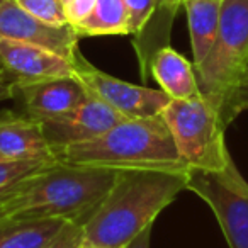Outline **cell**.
<instances>
[{"label": "cell", "mask_w": 248, "mask_h": 248, "mask_svg": "<svg viewBox=\"0 0 248 248\" xmlns=\"http://www.w3.org/2000/svg\"><path fill=\"white\" fill-rule=\"evenodd\" d=\"M189 170H121L92 216L83 223L85 243L126 248L160 213L187 190Z\"/></svg>", "instance_id": "1"}, {"label": "cell", "mask_w": 248, "mask_h": 248, "mask_svg": "<svg viewBox=\"0 0 248 248\" xmlns=\"http://www.w3.org/2000/svg\"><path fill=\"white\" fill-rule=\"evenodd\" d=\"M194 66L201 65L216 41L223 0H184Z\"/></svg>", "instance_id": "14"}, {"label": "cell", "mask_w": 248, "mask_h": 248, "mask_svg": "<svg viewBox=\"0 0 248 248\" xmlns=\"http://www.w3.org/2000/svg\"><path fill=\"white\" fill-rule=\"evenodd\" d=\"M56 160L41 123L29 114H0V162Z\"/></svg>", "instance_id": "12"}, {"label": "cell", "mask_w": 248, "mask_h": 248, "mask_svg": "<svg viewBox=\"0 0 248 248\" xmlns=\"http://www.w3.org/2000/svg\"><path fill=\"white\" fill-rule=\"evenodd\" d=\"M124 4L128 9L129 36L138 39L153 21V17L158 14L165 0H124Z\"/></svg>", "instance_id": "18"}, {"label": "cell", "mask_w": 248, "mask_h": 248, "mask_svg": "<svg viewBox=\"0 0 248 248\" xmlns=\"http://www.w3.org/2000/svg\"><path fill=\"white\" fill-rule=\"evenodd\" d=\"M116 170L62 163L56 160L0 201V219H63L85 223L112 187Z\"/></svg>", "instance_id": "2"}, {"label": "cell", "mask_w": 248, "mask_h": 248, "mask_svg": "<svg viewBox=\"0 0 248 248\" xmlns=\"http://www.w3.org/2000/svg\"><path fill=\"white\" fill-rule=\"evenodd\" d=\"M187 190L211 207L230 248H248V182L233 158L216 172L189 170Z\"/></svg>", "instance_id": "6"}, {"label": "cell", "mask_w": 248, "mask_h": 248, "mask_svg": "<svg viewBox=\"0 0 248 248\" xmlns=\"http://www.w3.org/2000/svg\"><path fill=\"white\" fill-rule=\"evenodd\" d=\"M0 2H4V0H0Z\"/></svg>", "instance_id": "28"}, {"label": "cell", "mask_w": 248, "mask_h": 248, "mask_svg": "<svg viewBox=\"0 0 248 248\" xmlns=\"http://www.w3.org/2000/svg\"><path fill=\"white\" fill-rule=\"evenodd\" d=\"M89 97V90L77 75L21 83L12 90V99H17L24 112L39 121L70 112Z\"/></svg>", "instance_id": "10"}, {"label": "cell", "mask_w": 248, "mask_h": 248, "mask_svg": "<svg viewBox=\"0 0 248 248\" xmlns=\"http://www.w3.org/2000/svg\"><path fill=\"white\" fill-rule=\"evenodd\" d=\"M248 65V0H223L219 29L211 51L196 68L201 95L221 116Z\"/></svg>", "instance_id": "5"}, {"label": "cell", "mask_w": 248, "mask_h": 248, "mask_svg": "<svg viewBox=\"0 0 248 248\" xmlns=\"http://www.w3.org/2000/svg\"><path fill=\"white\" fill-rule=\"evenodd\" d=\"M123 119L126 117L90 95L82 106L70 112L38 121L41 123L46 141L49 143L53 153H56L66 146L99 138Z\"/></svg>", "instance_id": "9"}, {"label": "cell", "mask_w": 248, "mask_h": 248, "mask_svg": "<svg viewBox=\"0 0 248 248\" xmlns=\"http://www.w3.org/2000/svg\"><path fill=\"white\" fill-rule=\"evenodd\" d=\"M73 66L75 75L83 82L90 95L102 100L124 117L158 116L172 100L162 89L135 85L102 72L87 62L80 51L73 60Z\"/></svg>", "instance_id": "7"}, {"label": "cell", "mask_w": 248, "mask_h": 248, "mask_svg": "<svg viewBox=\"0 0 248 248\" xmlns=\"http://www.w3.org/2000/svg\"><path fill=\"white\" fill-rule=\"evenodd\" d=\"M56 160H24V162H0V201L11 196L32 175L43 172Z\"/></svg>", "instance_id": "17"}, {"label": "cell", "mask_w": 248, "mask_h": 248, "mask_svg": "<svg viewBox=\"0 0 248 248\" xmlns=\"http://www.w3.org/2000/svg\"><path fill=\"white\" fill-rule=\"evenodd\" d=\"M63 2H66V0H63Z\"/></svg>", "instance_id": "29"}, {"label": "cell", "mask_w": 248, "mask_h": 248, "mask_svg": "<svg viewBox=\"0 0 248 248\" xmlns=\"http://www.w3.org/2000/svg\"><path fill=\"white\" fill-rule=\"evenodd\" d=\"M152 228H153V224L152 226H146L126 248H150V241H152Z\"/></svg>", "instance_id": "25"}, {"label": "cell", "mask_w": 248, "mask_h": 248, "mask_svg": "<svg viewBox=\"0 0 248 248\" xmlns=\"http://www.w3.org/2000/svg\"><path fill=\"white\" fill-rule=\"evenodd\" d=\"M95 2L97 0H66V2H63L66 22L75 28L77 24L85 21L92 14L93 7H95Z\"/></svg>", "instance_id": "23"}, {"label": "cell", "mask_w": 248, "mask_h": 248, "mask_svg": "<svg viewBox=\"0 0 248 248\" xmlns=\"http://www.w3.org/2000/svg\"><path fill=\"white\" fill-rule=\"evenodd\" d=\"M162 117L189 170L216 172L228 165L231 155L224 141L226 126L204 95L172 99L162 110Z\"/></svg>", "instance_id": "4"}, {"label": "cell", "mask_w": 248, "mask_h": 248, "mask_svg": "<svg viewBox=\"0 0 248 248\" xmlns=\"http://www.w3.org/2000/svg\"><path fill=\"white\" fill-rule=\"evenodd\" d=\"M70 219L49 217V219L19 221L5 223L0 228V248H43Z\"/></svg>", "instance_id": "15"}, {"label": "cell", "mask_w": 248, "mask_h": 248, "mask_svg": "<svg viewBox=\"0 0 248 248\" xmlns=\"http://www.w3.org/2000/svg\"><path fill=\"white\" fill-rule=\"evenodd\" d=\"M80 248H100V247H95V245H90V243H85V241H83V243L80 245Z\"/></svg>", "instance_id": "26"}, {"label": "cell", "mask_w": 248, "mask_h": 248, "mask_svg": "<svg viewBox=\"0 0 248 248\" xmlns=\"http://www.w3.org/2000/svg\"><path fill=\"white\" fill-rule=\"evenodd\" d=\"M85 241L83 233V223L78 221H66L63 228L45 245L43 248H80Z\"/></svg>", "instance_id": "22"}, {"label": "cell", "mask_w": 248, "mask_h": 248, "mask_svg": "<svg viewBox=\"0 0 248 248\" xmlns=\"http://www.w3.org/2000/svg\"><path fill=\"white\" fill-rule=\"evenodd\" d=\"M162 7H163V5H162Z\"/></svg>", "instance_id": "30"}, {"label": "cell", "mask_w": 248, "mask_h": 248, "mask_svg": "<svg viewBox=\"0 0 248 248\" xmlns=\"http://www.w3.org/2000/svg\"><path fill=\"white\" fill-rule=\"evenodd\" d=\"M80 38L92 36H128V9L124 0H97L92 14L75 26Z\"/></svg>", "instance_id": "16"}, {"label": "cell", "mask_w": 248, "mask_h": 248, "mask_svg": "<svg viewBox=\"0 0 248 248\" xmlns=\"http://www.w3.org/2000/svg\"><path fill=\"white\" fill-rule=\"evenodd\" d=\"M0 38L41 46L72 62L80 51V36L73 26H56L41 21L26 12L16 0L0 2Z\"/></svg>", "instance_id": "8"}, {"label": "cell", "mask_w": 248, "mask_h": 248, "mask_svg": "<svg viewBox=\"0 0 248 248\" xmlns=\"http://www.w3.org/2000/svg\"><path fill=\"white\" fill-rule=\"evenodd\" d=\"M182 2H184V0H165L163 7L160 9L158 14L153 17V21H155L156 17H158V21H156V26L152 29V32L148 34V41L150 43H153V45H169V43H167V39H169L170 22H172L173 16L179 12V9L182 7ZM152 22H150V24H152Z\"/></svg>", "instance_id": "21"}, {"label": "cell", "mask_w": 248, "mask_h": 248, "mask_svg": "<svg viewBox=\"0 0 248 248\" xmlns=\"http://www.w3.org/2000/svg\"><path fill=\"white\" fill-rule=\"evenodd\" d=\"M0 66L14 85L75 75L73 62L46 48L0 38Z\"/></svg>", "instance_id": "11"}, {"label": "cell", "mask_w": 248, "mask_h": 248, "mask_svg": "<svg viewBox=\"0 0 248 248\" xmlns=\"http://www.w3.org/2000/svg\"><path fill=\"white\" fill-rule=\"evenodd\" d=\"M247 109H248V65H247V68H245L241 78L238 80L233 93H231L230 99L226 100V104H224L223 109H221L223 124L228 128V124L233 123V121Z\"/></svg>", "instance_id": "20"}, {"label": "cell", "mask_w": 248, "mask_h": 248, "mask_svg": "<svg viewBox=\"0 0 248 248\" xmlns=\"http://www.w3.org/2000/svg\"><path fill=\"white\" fill-rule=\"evenodd\" d=\"M4 224H5V221H2V219H0V228L4 226Z\"/></svg>", "instance_id": "27"}, {"label": "cell", "mask_w": 248, "mask_h": 248, "mask_svg": "<svg viewBox=\"0 0 248 248\" xmlns=\"http://www.w3.org/2000/svg\"><path fill=\"white\" fill-rule=\"evenodd\" d=\"M62 163L107 170H189L162 114L126 117L99 138L55 153Z\"/></svg>", "instance_id": "3"}, {"label": "cell", "mask_w": 248, "mask_h": 248, "mask_svg": "<svg viewBox=\"0 0 248 248\" xmlns=\"http://www.w3.org/2000/svg\"><path fill=\"white\" fill-rule=\"evenodd\" d=\"M26 12L49 24H68L63 9V0H16Z\"/></svg>", "instance_id": "19"}, {"label": "cell", "mask_w": 248, "mask_h": 248, "mask_svg": "<svg viewBox=\"0 0 248 248\" xmlns=\"http://www.w3.org/2000/svg\"><path fill=\"white\" fill-rule=\"evenodd\" d=\"M12 90H14V83L0 66V100L12 99Z\"/></svg>", "instance_id": "24"}, {"label": "cell", "mask_w": 248, "mask_h": 248, "mask_svg": "<svg viewBox=\"0 0 248 248\" xmlns=\"http://www.w3.org/2000/svg\"><path fill=\"white\" fill-rule=\"evenodd\" d=\"M148 70L170 99H190L201 93L194 63L172 46L167 45L156 49L150 60Z\"/></svg>", "instance_id": "13"}]
</instances>
